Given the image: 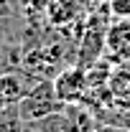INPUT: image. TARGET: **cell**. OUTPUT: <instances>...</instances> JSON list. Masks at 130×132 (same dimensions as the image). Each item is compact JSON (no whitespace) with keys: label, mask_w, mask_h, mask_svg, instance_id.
<instances>
[{"label":"cell","mask_w":130,"mask_h":132,"mask_svg":"<svg viewBox=\"0 0 130 132\" xmlns=\"http://www.w3.org/2000/svg\"><path fill=\"white\" fill-rule=\"evenodd\" d=\"M18 107H20V114H23L26 122H36L41 117H49L54 112H64L66 109V104L56 97L54 79H41L26 97L18 102Z\"/></svg>","instance_id":"1"},{"label":"cell","mask_w":130,"mask_h":132,"mask_svg":"<svg viewBox=\"0 0 130 132\" xmlns=\"http://www.w3.org/2000/svg\"><path fill=\"white\" fill-rule=\"evenodd\" d=\"M54 89L56 97L64 104H79L84 102L87 92H89V81H87V69L82 66H64L56 76H54Z\"/></svg>","instance_id":"2"},{"label":"cell","mask_w":130,"mask_h":132,"mask_svg":"<svg viewBox=\"0 0 130 132\" xmlns=\"http://www.w3.org/2000/svg\"><path fill=\"white\" fill-rule=\"evenodd\" d=\"M87 15V0H49L46 23L51 28H69Z\"/></svg>","instance_id":"3"},{"label":"cell","mask_w":130,"mask_h":132,"mask_svg":"<svg viewBox=\"0 0 130 132\" xmlns=\"http://www.w3.org/2000/svg\"><path fill=\"white\" fill-rule=\"evenodd\" d=\"M107 59L130 64V20H112L107 28Z\"/></svg>","instance_id":"4"},{"label":"cell","mask_w":130,"mask_h":132,"mask_svg":"<svg viewBox=\"0 0 130 132\" xmlns=\"http://www.w3.org/2000/svg\"><path fill=\"white\" fill-rule=\"evenodd\" d=\"M107 86L115 97V104L130 107V64H117V69H112Z\"/></svg>","instance_id":"5"},{"label":"cell","mask_w":130,"mask_h":132,"mask_svg":"<svg viewBox=\"0 0 130 132\" xmlns=\"http://www.w3.org/2000/svg\"><path fill=\"white\" fill-rule=\"evenodd\" d=\"M23 127H26V119L18 104H8L0 109V132H23Z\"/></svg>","instance_id":"6"},{"label":"cell","mask_w":130,"mask_h":132,"mask_svg":"<svg viewBox=\"0 0 130 132\" xmlns=\"http://www.w3.org/2000/svg\"><path fill=\"white\" fill-rule=\"evenodd\" d=\"M110 13L115 20H130V0H110Z\"/></svg>","instance_id":"7"},{"label":"cell","mask_w":130,"mask_h":132,"mask_svg":"<svg viewBox=\"0 0 130 132\" xmlns=\"http://www.w3.org/2000/svg\"><path fill=\"white\" fill-rule=\"evenodd\" d=\"M16 15V0H0V20Z\"/></svg>","instance_id":"8"},{"label":"cell","mask_w":130,"mask_h":132,"mask_svg":"<svg viewBox=\"0 0 130 132\" xmlns=\"http://www.w3.org/2000/svg\"><path fill=\"white\" fill-rule=\"evenodd\" d=\"M102 5H110V0H87V10L89 8H102Z\"/></svg>","instance_id":"9"}]
</instances>
